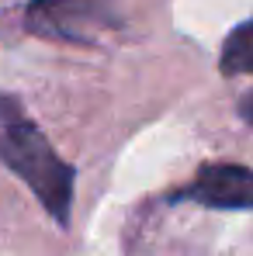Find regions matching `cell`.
I'll return each instance as SVG.
<instances>
[{"mask_svg": "<svg viewBox=\"0 0 253 256\" xmlns=\"http://www.w3.org/2000/svg\"><path fill=\"white\" fill-rule=\"evenodd\" d=\"M25 21L35 35H45V38L90 42L115 18L108 0H32Z\"/></svg>", "mask_w": 253, "mask_h": 256, "instance_id": "2", "label": "cell"}, {"mask_svg": "<svg viewBox=\"0 0 253 256\" xmlns=\"http://www.w3.org/2000/svg\"><path fill=\"white\" fill-rule=\"evenodd\" d=\"M218 70L225 76H253V18L229 32L218 56Z\"/></svg>", "mask_w": 253, "mask_h": 256, "instance_id": "4", "label": "cell"}, {"mask_svg": "<svg viewBox=\"0 0 253 256\" xmlns=\"http://www.w3.org/2000/svg\"><path fill=\"white\" fill-rule=\"evenodd\" d=\"M0 160L14 176H21L32 187V194L59 225L70 222L77 173L52 149L42 128L28 118L21 100L11 94H0Z\"/></svg>", "mask_w": 253, "mask_h": 256, "instance_id": "1", "label": "cell"}, {"mask_svg": "<svg viewBox=\"0 0 253 256\" xmlns=\"http://www.w3.org/2000/svg\"><path fill=\"white\" fill-rule=\"evenodd\" d=\"M177 201H198L218 212H246L253 208V170L236 163H211L201 166L194 184L177 194Z\"/></svg>", "mask_w": 253, "mask_h": 256, "instance_id": "3", "label": "cell"}]
</instances>
